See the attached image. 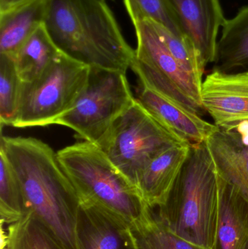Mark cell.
<instances>
[{
    "label": "cell",
    "instance_id": "cell-11",
    "mask_svg": "<svg viewBox=\"0 0 248 249\" xmlns=\"http://www.w3.org/2000/svg\"><path fill=\"white\" fill-rule=\"evenodd\" d=\"M136 99L159 124L183 143L207 142L218 129L200 115L147 88H141Z\"/></svg>",
    "mask_w": 248,
    "mask_h": 249
},
{
    "label": "cell",
    "instance_id": "cell-9",
    "mask_svg": "<svg viewBox=\"0 0 248 249\" xmlns=\"http://www.w3.org/2000/svg\"><path fill=\"white\" fill-rule=\"evenodd\" d=\"M200 93L202 107L219 130L248 121V70H212L203 79Z\"/></svg>",
    "mask_w": 248,
    "mask_h": 249
},
{
    "label": "cell",
    "instance_id": "cell-25",
    "mask_svg": "<svg viewBox=\"0 0 248 249\" xmlns=\"http://www.w3.org/2000/svg\"><path fill=\"white\" fill-rule=\"evenodd\" d=\"M103 1H106V0H103Z\"/></svg>",
    "mask_w": 248,
    "mask_h": 249
},
{
    "label": "cell",
    "instance_id": "cell-15",
    "mask_svg": "<svg viewBox=\"0 0 248 249\" xmlns=\"http://www.w3.org/2000/svg\"><path fill=\"white\" fill-rule=\"evenodd\" d=\"M48 0L29 2L0 14V54L14 56L45 23Z\"/></svg>",
    "mask_w": 248,
    "mask_h": 249
},
{
    "label": "cell",
    "instance_id": "cell-1",
    "mask_svg": "<svg viewBox=\"0 0 248 249\" xmlns=\"http://www.w3.org/2000/svg\"><path fill=\"white\" fill-rule=\"evenodd\" d=\"M0 152L18 180L24 213L31 212L61 249H78L80 201L57 152L35 138L3 136Z\"/></svg>",
    "mask_w": 248,
    "mask_h": 249
},
{
    "label": "cell",
    "instance_id": "cell-24",
    "mask_svg": "<svg viewBox=\"0 0 248 249\" xmlns=\"http://www.w3.org/2000/svg\"><path fill=\"white\" fill-rule=\"evenodd\" d=\"M31 0H0V14L14 10Z\"/></svg>",
    "mask_w": 248,
    "mask_h": 249
},
{
    "label": "cell",
    "instance_id": "cell-23",
    "mask_svg": "<svg viewBox=\"0 0 248 249\" xmlns=\"http://www.w3.org/2000/svg\"><path fill=\"white\" fill-rule=\"evenodd\" d=\"M24 214L21 189L16 174L0 152V215L1 222L10 225Z\"/></svg>",
    "mask_w": 248,
    "mask_h": 249
},
{
    "label": "cell",
    "instance_id": "cell-3",
    "mask_svg": "<svg viewBox=\"0 0 248 249\" xmlns=\"http://www.w3.org/2000/svg\"><path fill=\"white\" fill-rule=\"evenodd\" d=\"M154 214L173 233L213 249L219 212L218 173L207 142L191 145L184 166Z\"/></svg>",
    "mask_w": 248,
    "mask_h": 249
},
{
    "label": "cell",
    "instance_id": "cell-4",
    "mask_svg": "<svg viewBox=\"0 0 248 249\" xmlns=\"http://www.w3.org/2000/svg\"><path fill=\"white\" fill-rule=\"evenodd\" d=\"M57 158L80 203L100 208L131 226L150 209L96 143L84 141L69 145L60 149Z\"/></svg>",
    "mask_w": 248,
    "mask_h": 249
},
{
    "label": "cell",
    "instance_id": "cell-21",
    "mask_svg": "<svg viewBox=\"0 0 248 249\" xmlns=\"http://www.w3.org/2000/svg\"><path fill=\"white\" fill-rule=\"evenodd\" d=\"M22 81L16 71L14 58L0 54V124L13 126L20 103Z\"/></svg>",
    "mask_w": 248,
    "mask_h": 249
},
{
    "label": "cell",
    "instance_id": "cell-7",
    "mask_svg": "<svg viewBox=\"0 0 248 249\" xmlns=\"http://www.w3.org/2000/svg\"><path fill=\"white\" fill-rule=\"evenodd\" d=\"M137 48L131 69L142 87L202 116L201 86L173 56L150 20L133 23Z\"/></svg>",
    "mask_w": 248,
    "mask_h": 249
},
{
    "label": "cell",
    "instance_id": "cell-17",
    "mask_svg": "<svg viewBox=\"0 0 248 249\" xmlns=\"http://www.w3.org/2000/svg\"><path fill=\"white\" fill-rule=\"evenodd\" d=\"M217 173L248 201V147L216 130L207 141Z\"/></svg>",
    "mask_w": 248,
    "mask_h": 249
},
{
    "label": "cell",
    "instance_id": "cell-8",
    "mask_svg": "<svg viewBox=\"0 0 248 249\" xmlns=\"http://www.w3.org/2000/svg\"><path fill=\"white\" fill-rule=\"evenodd\" d=\"M135 101L126 73L90 68L85 89L55 124L71 128L77 138L96 144Z\"/></svg>",
    "mask_w": 248,
    "mask_h": 249
},
{
    "label": "cell",
    "instance_id": "cell-14",
    "mask_svg": "<svg viewBox=\"0 0 248 249\" xmlns=\"http://www.w3.org/2000/svg\"><path fill=\"white\" fill-rule=\"evenodd\" d=\"M219 212L213 249H248V201L218 174Z\"/></svg>",
    "mask_w": 248,
    "mask_h": 249
},
{
    "label": "cell",
    "instance_id": "cell-10",
    "mask_svg": "<svg viewBox=\"0 0 248 249\" xmlns=\"http://www.w3.org/2000/svg\"><path fill=\"white\" fill-rule=\"evenodd\" d=\"M186 39L205 67L215 61L218 35L226 19L220 0H168Z\"/></svg>",
    "mask_w": 248,
    "mask_h": 249
},
{
    "label": "cell",
    "instance_id": "cell-16",
    "mask_svg": "<svg viewBox=\"0 0 248 249\" xmlns=\"http://www.w3.org/2000/svg\"><path fill=\"white\" fill-rule=\"evenodd\" d=\"M248 70V6L226 19L218 39L213 70L236 72Z\"/></svg>",
    "mask_w": 248,
    "mask_h": 249
},
{
    "label": "cell",
    "instance_id": "cell-20",
    "mask_svg": "<svg viewBox=\"0 0 248 249\" xmlns=\"http://www.w3.org/2000/svg\"><path fill=\"white\" fill-rule=\"evenodd\" d=\"M132 230L138 249H206L173 233L157 219L151 208Z\"/></svg>",
    "mask_w": 248,
    "mask_h": 249
},
{
    "label": "cell",
    "instance_id": "cell-13",
    "mask_svg": "<svg viewBox=\"0 0 248 249\" xmlns=\"http://www.w3.org/2000/svg\"><path fill=\"white\" fill-rule=\"evenodd\" d=\"M191 145L176 143L160 152L141 176L138 190L145 203L155 209L165 201L190 152Z\"/></svg>",
    "mask_w": 248,
    "mask_h": 249
},
{
    "label": "cell",
    "instance_id": "cell-22",
    "mask_svg": "<svg viewBox=\"0 0 248 249\" xmlns=\"http://www.w3.org/2000/svg\"><path fill=\"white\" fill-rule=\"evenodd\" d=\"M124 4L132 24L147 19L188 40L168 0H124Z\"/></svg>",
    "mask_w": 248,
    "mask_h": 249
},
{
    "label": "cell",
    "instance_id": "cell-12",
    "mask_svg": "<svg viewBox=\"0 0 248 249\" xmlns=\"http://www.w3.org/2000/svg\"><path fill=\"white\" fill-rule=\"evenodd\" d=\"M78 249H138L132 226L91 205L80 203L77 224Z\"/></svg>",
    "mask_w": 248,
    "mask_h": 249
},
{
    "label": "cell",
    "instance_id": "cell-5",
    "mask_svg": "<svg viewBox=\"0 0 248 249\" xmlns=\"http://www.w3.org/2000/svg\"><path fill=\"white\" fill-rule=\"evenodd\" d=\"M179 143L183 142L159 124L136 99L96 145L138 189L141 176L151 161L165 149Z\"/></svg>",
    "mask_w": 248,
    "mask_h": 249
},
{
    "label": "cell",
    "instance_id": "cell-18",
    "mask_svg": "<svg viewBox=\"0 0 248 249\" xmlns=\"http://www.w3.org/2000/svg\"><path fill=\"white\" fill-rule=\"evenodd\" d=\"M60 53L42 25L13 56L20 80L28 83L39 78Z\"/></svg>",
    "mask_w": 248,
    "mask_h": 249
},
{
    "label": "cell",
    "instance_id": "cell-2",
    "mask_svg": "<svg viewBox=\"0 0 248 249\" xmlns=\"http://www.w3.org/2000/svg\"><path fill=\"white\" fill-rule=\"evenodd\" d=\"M45 29L60 52L90 68L127 72L135 51L103 0H48Z\"/></svg>",
    "mask_w": 248,
    "mask_h": 249
},
{
    "label": "cell",
    "instance_id": "cell-19",
    "mask_svg": "<svg viewBox=\"0 0 248 249\" xmlns=\"http://www.w3.org/2000/svg\"><path fill=\"white\" fill-rule=\"evenodd\" d=\"M1 249H61L48 230L31 212H26L7 231L1 225Z\"/></svg>",
    "mask_w": 248,
    "mask_h": 249
},
{
    "label": "cell",
    "instance_id": "cell-6",
    "mask_svg": "<svg viewBox=\"0 0 248 249\" xmlns=\"http://www.w3.org/2000/svg\"><path fill=\"white\" fill-rule=\"evenodd\" d=\"M90 67L59 54L34 81L22 82L20 103L12 127H45L71 110L87 86Z\"/></svg>",
    "mask_w": 248,
    "mask_h": 249
}]
</instances>
